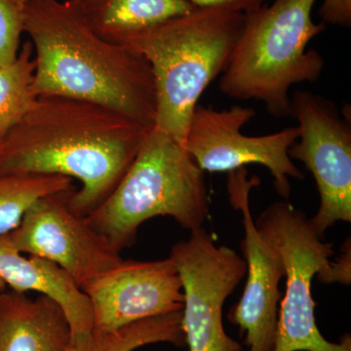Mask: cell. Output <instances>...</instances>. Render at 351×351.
<instances>
[{
  "mask_svg": "<svg viewBox=\"0 0 351 351\" xmlns=\"http://www.w3.org/2000/svg\"><path fill=\"white\" fill-rule=\"evenodd\" d=\"M152 127L92 101L38 97L0 140V175L78 180L69 203L86 217L117 188Z\"/></svg>",
  "mask_w": 351,
  "mask_h": 351,
  "instance_id": "cell-1",
  "label": "cell"
},
{
  "mask_svg": "<svg viewBox=\"0 0 351 351\" xmlns=\"http://www.w3.org/2000/svg\"><path fill=\"white\" fill-rule=\"evenodd\" d=\"M24 32L36 52L32 89L36 97L80 99L154 126L156 85L144 57L95 32L60 0H31Z\"/></svg>",
  "mask_w": 351,
  "mask_h": 351,
  "instance_id": "cell-2",
  "label": "cell"
},
{
  "mask_svg": "<svg viewBox=\"0 0 351 351\" xmlns=\"http://www.w3.org/2000/svg\"><path fill=\"white\" fill-rule=\"evenodd\" d=\"M245 14L219 7L191 12L129 32L115 43L144 57L156 85L154 128L184 145L201 95L228 68Z\"/></svg>",
  "mask_w": 351,
  "mask_h": 351,
  "instance_id": "cell-3",
  "label": "cell"
},
{
  "mask_svg": "<svg viewBox=\"0 0 351 351\" xmlns=\"http://www.w3.org/2000/svg\"><path fill=\"white\" fill-rule=\"evenodd\" d=\"M316 0H274L245 14L241 36L219 80L221 93L239 100H257L276 119L290 117V88L315 82L324 60L307 44L325 31L316 24Z\"/></svg>",
  "mask_w": 351,
  "mask_h": 351,
  "instance_id": "cell-4",
  "label": "cell"
},
{
  "mask_svg": "<svg viewBox=\"0 0 351 351\" xmlns=\"http://www.w3.org/2000/svg\"><path fill=\"white\" fill-rule=\"evenodd\" d=\"M208 215L204 172L184 144L152 127L117 188L86 219L121 253L147 219L171 217L193 232L202 228Z\"/></svg>",
  "mask_w": 351,
  "mask_h": 351,
  "instance_id": "cell-5",
  "label": "cell"
},
{
  "mask_svg": "<svg viewBox=\"0 0 351 351\" xmlns=\"http://www.w3.org/2000/svg\"><path fill=\"white\" fill-rule=\"evenodd\" d=\"M261 234L276 247L285 267L286 292L278 313L276 348L280 351H351V337L331 343L316 324L311 282L350 285V249L331 262L332 244L314 230L311 219L289 202L269 205L255 221Z\"/></svg>",
  "mask_w": 351,
  "mask_h": 351,
  "instance_id": "cell-6",
  "label": "cell"
},
{
  "mask_svg": "<svg viewBox=\"0 0 351 351\" xmlns=\"http://www.w3.org/2000/svg\"><path fill=\"white\" fill-rule=\"evenodd\" d=\"M290 117L300 135L289 156L302 161L315 180L320 206L311 221L324 237L338 221H351L350 117L345 112L341 117L334 101L307 90L290 96Z\"/></svg>",
  "mask_w": 351,
  "mask_h": 351,
  "instance_id": "cell-7",
  "label": "cell"
},
{
  "mask_svg": "<svg viewBox=\"0 0 351 351\" xmlns=\"http://www.w3.org/2000/svg\"><path fill=\"white\" fill-rule=\"evenodd\" d=\"M182 284V329L189 351H242L223 324V307L246 274V263L237 252L217 246L203 228L172 247Z\"/></svg>",
  "mask_w": 351,
  "mask_h": 351,
  "instance_id": "cell-8",
  "label": "cell"
},
{
  "mask_svg": "<svg viewBox=\"0 0 351 351\" xmlns=\"http://www.w3.org/2000/svg\"><path fill=\"white\" fill-rule=\"evenodd\" d=\"M255 115L253 108L233 106L217 110L198 104L189 122L184 147L203 172H232L249 164L265 166L274 178L278 195L288 198L289 179L304 178L288 154L299 138V128L289 127L258 137L243 135L242 127Z\"/></svg>",
  "mask_w": 351,
  "mask_h": 351,
  "instance_id": "cell-9",
  "label": "cell"
},
{
  "mask_svg": "<svg viewBox=\"0 0 351 351\" xmlns=\"http://www.w3.org/2000/svg\"><path fill=\"white\" fill-rule=\"evenodd\" d=\"M73 191L39 198L9 237L21 253L56 263L82 288L123 258L92 228L86 217L71 207L69 198Z\"/></svg>",
  "mask_w": 351,
  "mask_h": 351,
  "instance_id": "cell-10",
  "label": "cell"
},
{
  "mask_svg": "<svg viewBox=\"0 0 351 351\" xmlns=\"http://www.w3.org/2000/svg\"><path fill=\"white\" fill-rule=\"evenodd\" d=\"M257 179H247L240 168L228 175L230 204L243 217L241 247L246 263L247 280L240 301L228 313V320L246 334L250 351H274L278 323L279 284L285 276L280 253L258 232L249 205V193Z\"/></svg>",
  "mask_w": 351,
  "mask_h": 351,
  "instance_id": "cell-11",
  "label": "cell"
},
{
  "mask_svg": "<svg viewBox=\"0 0 351 351\" xmlns=\"http://www.w3.org/2000/svg\"><path fill=\"white\" fill-rule=\"evenodd\" d=\"M91 302L93 332L184 309L181 276L172 258L119 265L82 288Z\"/></svg>",
  "mask_w": 351,
  "mask_h": 351,
  "instance_id": "cell-12",
  "label": "cell"
},
{
  "mask_svg": "<svg viewBox=\"0 0 351 351\" xmlns=\"http://www.w3.org/2000/svg\"><path fill=\"white\" fill-rule=\"evenodd\" d=\"M0 279L15 292L34 291L56 302L68 318L75 348L93 332L91 302L73 277L47 258L25 257L9 233L0 235Z\"/></svg>",
  "mask_w": 351,
  "mask_h": 351,
  "instance_id": "cell-13",
  "label": "cell"
},
{
  "mask_svg": "<svg viewBox=\"0 0 351 351\" xmlns=\"http://www.w3.org/2000/svg\"><path fill=\"white\" fill-rule=\"evenodd\" d=\"M0 351H76L66 314L50 298L0 292Z\"/></svg>",
  "mask_w": 351,
  "mask_h": 351,
  "instance_id": "cell-14",
  "label": "cell"
},
{
  "mask_svg": "<svg viewBox=\"0 0 351 351\" xmlns=\"http://www.w3.org/2000/svg\"><path fill=\"white\" fill-rule=\"evenodd\" d=\"M95 32L117 43L129 32L193 11L188 0H64Z\"/></svg>",
  "mask_w": 351,
  "mask_h": 351,
  "instance_id": "cell-15",
  "label": "cell"
},
{
  "mask_svg": "<svg viewBox=\"0 0 351 351\" xmlns=\"http://www.w3.org/2000/svg\"><path fill=\"white\" fill-rule=\"evenodd\" d=\"M159 343L186 346L182 311L147 318L115 331L92 332L89 338L76 346V351H134Z\"/></svg>",
  "mask_w": 351,
  "mask_h": 351,
  "instance_id": "cell-16",
  "label": "cell"
},
{
  "mask_svg": "<svg viewBox=\"0 0 351 351\" xmlns=\"http://www.w3.org/2000/svg\"><path fill=\"white\" fill-rule=\"evenodd\" d=\"M73 189V179L61 175H0V235L15 230L39 198Z\"/></svg>",
  "mask_w": 351,
  "mask_h": 351,
  "instance_id": "cell-17",
  "label": "cell"
},
{
  "mask_svg": "<svg viewBox=\"0 0 351 351\" xmlns=\"http://www.w3.org/2000/svg\"><path fill=\"white\" fill-rule=\"evenodd\" d=\"M31 40L23 45L17 59L0 68V140L29 112L38 97L32 89L36 62Z\"/></svg>",
  "mask_w": 351,
  "mask_h": 351,
  "instance_id": "cell-18",
  "label": "cell"
},
{
  "mask_svg": "<svg viewBox=\"0 0 351 351\" xmlns=\"http://www.w3.org/2000/svg\"><path fill=\"white\" fill-rule=\"evenodd\" d=\"M25 5L21 0H0V68L14 63L19 55Z\"/></svg>",
  "mask_w": 351,
  "mask_h": 351,
  "instance_id": "cell-19",
  "label": "cell"
},
{
  "mask_svg": "<svg viewBox=\"0 0 351 351\" xmlns=\"http://www.w3.org/2000/svg\"><path fill=\"white\" fill-rule=\"evenodd\" d=\"M322 23L348 27L351 25V0H324L320 7Z\"/></svg>",
  "mask_w": 351,
  "mask_h": 351,
  "instance_id": "cell-20",
  "label": "cell"
},
{
  "mask_svg": "<svg viewBox=\"0 0 351 351\" xmlns=\"http://www.w3.org/2000/svg\"><path fill=\"white\" fill-rule=\"evenodd\" d=\"M195 7H219L248 14L265 5L267 0H188Z\"/></svg>",
  "mask_w": 351,
  "mask_h": 351,
  "instance_id": "cell-21",
  "label": "cell"
},
{
  "mask_svg": "<svg viewBox=\"0 0 351 351\" xmlns=\"http://www.w3.org/2000/svg\"><path fill=\"white\" fill-rule=\"evenodd\" d=\"M6 288L7 286L5 285V283L0 279V292H3V291L6 290Z\"/></svg>",
  "mask_w": 351,
  "mask_h": 351,
  "instance_id": "cell-22",
  "label": "cell"
},
{
  "mask_svg": "<svg viewBox=\"0 0 351 351\" xmlns=\"http://www.w3.org/2000/svg\"><path fill=\"white\" fill-rule=\"evenodd\" d=\"M21 1L24 2V3H27V2L31 1V0H21Z\"/></svg>",
  "mask_w": 351,
  "mask_h": 351,
  "instance_id": "cell-23",
  "label": "cell"
}]
</instances>
